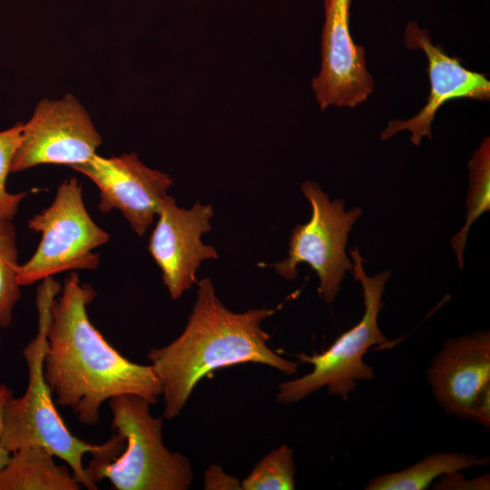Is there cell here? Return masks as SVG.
Returning a JSON list of instances; mask_svg holds the SVG:
<instances>
[{
  "label": "cell",
  "mask_w": 490,
  "mask_h": 490,
  "mask_svg": "<svg viewBox=\"0 0 490 490\" xmlns=\"http://www.w3.org/2000/svg\"><path fill=\"white\" fill-rule=\"evenodd\" d=\"M23 123L0 132V217L12 220L26 192L11 193L6 190V179L11 172L15 154L22 140Z\"/></svg>",
  "instance_id": "obj_19"
},
{
  "label": "cell",
  "mask_w": 490,
  "mask_h": 490,
  "mask_svg": "<svg viewBox=\"0 0 490 490\" xmlns=\"http://www.w3.org/2000/svg\"><path fill=\"white\" fill-rule=\"evenodd\" d=\"M489 456L460 452H437L407 468L378 475L369 479L366 490H426L444 475L471 467L487 466Z\"/></svg>",
  "instance_id": "obj_15"
},
{
  "label": "cell",
  "mask_w": 490,
  "mask_h": 490,
  "mask_svg": "<svg viewBox=\"0 0 490 490\" xmlns=\"http://www.w3.org/2000/svg\"><path fill=\"white\" fill-rule=\"evenodd\" d=\"M111 427L124 438L115 456H93L85 466L91 481L108 480L117 490H187L193 473L189 459L162 440V418L152 415L151 403L134 395L108 401Z\"/></svg>",
  "instance_id": "obj_4"
},
{
  "label": "cell",
  "mask_w": 490,
  "mask_h": 490,
  "mask_svg": "<svg viewBox=\"0 0 490 490\" xmlns=\"http://www.w3.org/2000/svg\"><path fill=\"white\" fill-rule=\"evenodd\" d=\"M469 191L466 202V218L462 229L450 240L460 269H464L463 254L470 227L483 213L490 210V140L485 138L468 162Z\"/></svg>",
  "instance_id": "obj_16"
},
{
  "label": "cell",
  "mask_w": 490,
  "mask_h": 490,
  "mask_svg": "<svg viewBox=\"0 0 490 490\" xmlns=\"http://www.w3.org/2000/svg\"><path fill=\"white\" fill-rule=\"evenodd\" d=\"M71 168L97 186L99 210L119 211L139 236L152 223L173 184L168 174L147 167L135 153L111 158L95 154Z\"/></svg>",
  "instance_id": "obj_9"
},
{
  "label": "cell",
  "mask_w": 490,
  "mask_h": 490,
  "mask_svg": "<svg viewBox=\"0 0 490 490\" xmlns=\"http://www.w3.org/2000/svg\"><path fill=\"white\" fill-rule=\"evenodd\" d=\"M60 290L61 284L53 277L43 279L37 289V332L23 349L28 370L27 387L23 396L13 397L6 406L0 443L9 452L44 446L70 467L82 486L96 490L97 485L86 474L84 456H117L124 447V438L113 432L102 444L85 442L71 433L55 407L44 375V355L51 306Z\"/></svg>",
  "instance_id": "obj_3"
},
{
  "label": "cell",
  "mask_w": 490,
  "mask_h": 490,
  "mask_svg": "<svg viewBox=\"0 0 490 490\" xmlns=\"http://www.w3.org/2000/svg\"><path fill=\"white\" fill-rule=\"evenodd\" d=\"M353 260L352 274L360 282L365 305L359 322L342 333L322 353L296 355L299 363L312 366V370L299 377L280 383L276 400L282 404L299 402L326 387L329 395L347 400L358 382L374 377V368L363 358L372 347L391 344L378 326V315L385 304L382 295L390 271L368 277L363 268L366 261L358 248L348 249Z\"/></svg>",
  "instance_id": "obj_5"
},
{
  "label": "cell",
  "mask_w": 490,
  "mask_h": 490,
  "mask_svg": "<svg viewBox=\"0 0 490 490\" xmlns=\"http://www.w3.org/2000/svg\"><path fill=\"white\" fill-rule=\"evenodd\" d=\"M95 297L91 285L69 273L51 306L44 355L55 402L88 426L99 423L103 404L113 397L134 395L155 404L162 396L152 366L126 358L91 322L87 308Z\"/></svg>",
  "instance_id": "obj_1"
},
{
  "label": "cell",
  "mask_w": 490,
  "mask_h": 490,
  "mask_svg": "<svg viewBox=\"0 0 490 490\" xmlns=\"http://www.w3.org/2000/svg\"><path fill=\"white\" fill-rule=\"evenodd\" d=\"M18 252L11 220L0 217V327L12 323L14 309L20 299L17 280Z\"/></svg>",
  "instance_id": "obj_17"
},
{
  "label": "cell",
  "mask_w": 490,
  "mask_h": 490,
  "mask_svg": "<svg viewBox=\"0 0 490 490\" xmlns=\"http://www.w3.org/2000/svg\"><path fill=\"white\" fill-rule=\"evenodd\" d=\"M0 344H1V337H0Z\"/></svg>",
  "instance_id": "obj_25"
},
{
  "label": "cell",
  "mask_w": 490,
  "mask_h": 490,
  "mask_svg": "<svg viewBox=\"0 0 490 490\" xmlns=\"http://www.w3.org/2000/svg\"><path fill=\"white\" fill-rule=\"evenodd\" d=\"M468 419L475 422L486 430L490 428V385L485 387L475 397Z\"/></svg>",
  "instance_id": "obj_22"
},
{
  "label": "cell",
  "mask_w": 490,
  "mask_h": 490,
  "mask_svg": "<svg viewBox=\"0 0 490 490\" xmlns=\"http://www.w3.org/2000/svg\"><path fill=\"white\" fill-rule=\"evenodd\" d=\"M407 48L421 50L427 58L430 93L425 106L407 120H392L381 132L385 141L402 131L411 132V142L419 146L423 137L432 138L431 124L438 109L455 99L488 101L490 82L483 74L471 71L456 56L447 54L442 46L432 43L429 32L410 21L404 32Z\"/></svg>",
  "instance_id": "obj_12"
},
{
  "label": "cell",
  "mask_w": 490,
  "mask_h": 490,
  "mask_svg": "<svg viewBox=\"0 0 490 490\" xmlns=\"http://www.w3.org/2000/svg\"><path fill=\"white\" fill-rule=\"evenodd\" d=\"M54 455L41 446L11 452L0 470V490H79L70 467L57 465Z\"/></svg>",
  "instance_id": "obj_14"
},
{
  "label": "cell",
  "mask_w": 490,
  "mask_h": 490,
  "mask_svg": "<svg viewBox=\"0 0 490 490\" xmlns=\"http://www.w3.org/2000/svg\"><path fill=\"white\" fill-rule=\"evenodd\" d=\"M436 490H489L490 475L485 473L472 479H466L462 471L453 472L439 477L434 485Z\"/></svg>",
  "instance_id": "obj_20"
},
{
  "label": "cell",
  "mask_w": 490,
  "mask_h": 490,
  "mask_svg": "<svg viewBox=\"0 0 490 490\" xmlns=\"http://www.w3.org/2000/svg\"><path fill=\"white\" fill-rule=\"evenodd\" d=\"M99 132L80 102L72 94L59 100L43 99L23 124L22 140L11 172L40 164L74 166L96 154Z\"/></svg>",
  "instance_id": "obj_8"
},
{
  "label": "cell",
  "mask_w": 490,
  "mask_h": 490,
  "mask_svg": "<svg viewBox=\"0 0 490 490\" xmlns=\"http://www.w3.org/2000/svg\"><path fill=\"white\" fill-rule=\"evenodd\" d=\"M435 400L448 416L468 419L471 407L490 385V331L446 339L426 371Z\"/></svg>",
  "instance_id": "obj_13"
},
{
  "label": "cell",
  "mask_w": 490,
  "mask_h": 490,
  "mask_svg": "<svg viewBox=\"0 0 490 490\" xmlns=\"http://www.w3.org/2000/svg\"><path fill=\"white\" fill-rule=\"evenodd\" d=\"M11 452H9L1 443H0V470L5 466L10 457Z\"/></svg>",
  "instance_id": "obj_24"
},
{
  "label": "cell",
  "mask_w": 490,
  "mask_h": 490,
  "mask_svg": "<svg viewBox=\"0 0 490 490\" xmlns=\"http://www.w3.org/2000/svg\"><path fill=\"white\" fill-rule=\"evenodd\" d=\"M14 397L13 391L5 384H0V438L5 426V409L9 400Z\"/></svg>",
  "instance_id": "obj_23"
},
{
  "label": "cell",
  "mask_w": 490,
  "mask_h": 490,
  "mask_svg": "<svg viewBox=\"0 0 490 490\" xmlns=\"http://www.w3.org/2000/svg\"><path fill=\"white\" fill-rule=\"evenodd\" d=\"M157 215L148 250L162 270L171 298L178 299L197 282L195 275L201 263L218 258L216 250L201 241L202 234L211 229L213 209L200 201L189 210L180 208L168 195Z\"/></svg>",
  "instance_id": "obj_10"
},
{
  "label": "cell",
  "mask_w": 490,
  "mask_h": 490,
  "mask_svg": "<svg viewBox=\"0 0 490 490\" xmlns=\"http://www.w3.org/2000/svg\"><path fill=\"white\" fill-rule=\"evenodd\" d=\"M301 190L311 205L310 220L295 226L288 258L273 267L279 275L292 280L298 275V265L308 263L318 277V294L330 304L340 290L346 272H352L353 263L346 253L347 240L363 211L361 208L345 211L344 200L330 201L313 181H304Z\"/></svg>",
  "instance_id": "obj_7"
},
{
  "label": "cell",
  "mask_w": 490,
  "mask_h": 490,
  "mask_svg": "<svg viewBox=\"0 0 490 490\" xmlns=\"http://www.w3.org/2000/svg\"><path fill=\"white\" fill-rule=\"evenodd\" d=\"M295 474L293 450L281 445L256 464L241 481V490H292Z\"/></svg>",
  "instance_id": "obj_18"
},
{
  "label": "cell",
  "mask_w": 490,
  "mask_h": 490,
  "mask_svg": "<svg viewBox=\"0 0 490 490\" xmlns=\"http://www.w3.org/2000/svg\"><path fill=\"white\" fill-rule=\"evenodd\" d=\"M206 490H241V481L224 472L220 466L211 465L204 474Z\"/></svg>",
  "instance_id": "obj_21"
},
{
  "label": "cell",
  "mask_w": 490,
  "mask_h": 490,
  "mask_svg": "<svg viewBox=\"0 0 490 490\" xmlns=\"http://www.w3.org/2000/svg\"><path fill=\"white\" fill-rule=\"evenodd\" d=\"M277 309L236 313L217 298L209 278L198 282L197 299L182 333L147 354L162 387L163 417L178 416L197 384L221 368L256 363L295 375L299 363L272 350L270 335L261 327Z\"/></svg>",
  "instance_id": "obj_2"
},
{
  "label": "cell",
  "mask_w": 490,
  "mask_h": 490,
  "mask_svg": "<svg viewBox=\"0 0 490 490\" xmlns=\"http://www.w3.org/2000/svg\"><path fill=\"white\" fill-rule=\"evenodd\" d=\"M28 227L42 238L33 256L18 267L21 287L61 272L95 270L100 257L94 250L110 239L89 215L75 178L59 185L51 205L34 216Z\"/></svg>",
  "instance_id": "obj_6"
},
{
  "label": "cell",
  "mask_w": 490,
  "mask_h": 490,
  "mask_svg": "<svg viewBox=\"0 0 490 490\" xmlns=\"http://www.w3.org/2000/svg\"><path fill=\"white\" fill-rule=\"evenodd\" d=\"M351 0H324L320 72L311 86L322 111L331 105L356 107L374 89L366 66L365 49L349 30Z\"/></svg>",
  "instance_id": "obj_11"
}]
</instances>
